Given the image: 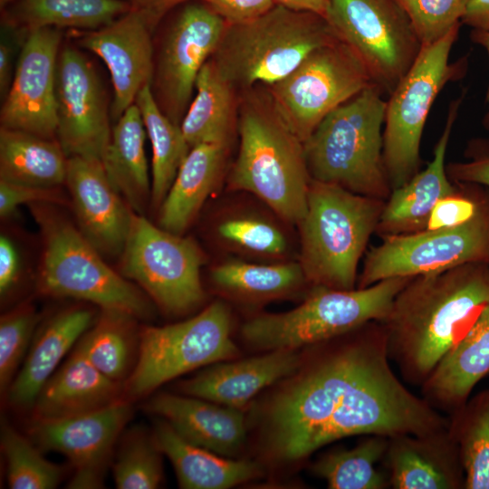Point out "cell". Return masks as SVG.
Here are the masks:
<instances>
[{
  "mask_svg": "<svg viewBox=\"0 0 489 489\" xmlns=\"http://www.w3.org/2000/svg\"><path fill=\"white\" fill-rule=\"evenodd\" d=\"M65 204L58 187H42L0 180V216H9L23 204Z\"/></svg>",
  "mask_w": 489,
  "mask_h": 489,
  "instance_id": "cell-46",
  "label": "cell"
},
{
  "mask_svg": "<svg viewBox=\"0 0 489 489\" xmlns=\"http://www.w3.org/2000/svg\"><path fill=\"white\" fill-rule=\"evenodd\" d=\"M55 99L56 139L66 157L101 161L111 137L110 112L94 66L72 46L58 54Z\"/></svg>",
  "mask_w": 489,
  "mask_h": 489,
  "instance_id": "cell-16",
  "label": "cell"
},
{
  "mask_svg": "<svg viewBox=\"0 0 489 489\" xmlns=\"http://www.w3.org/2000/svg\"><path fill=\"white\" fill-rule=\"evenodd\" d=\"M383 95L371 84L321 120L304 142L312 179L388 199L392 188L383 158Z\"/></svg>",
  "mask_w": 489,
  "mask_h": 489,
  "instance_id": "cell-5",
  "label": "cell"
},
{
  "mask_svg": "<svg viewBox=\"0 0 489 489\" xmlns=\"http://www.w3.org/2000/svg\"><path fill=\"white\" fill-rule=\"evenodd\" d=\"M122 382L115 381L75 348L39 391L35 419H58L90 413L121 400Z\"/></svg>",
  "mask_w": 489,
  "mask_h": 489,
  "instance_id": "cell-26",
  "label": "cell"
},
{
  "mask_svg": "<svg viewBox=\"0 0 489 489\" xmlns=\"http://www.w3.org/2000/svg\"><path fill=\"white\" fill-rule=\"evenodd\" d=\"M15 1H17V0H0L1 8L5 7L6 5H8L11 3H14Z\"/></svg>",
  "mask_w": 489,
  "mask_h": 489,
  "instance_id": "cell-54",
  "label": "cell"
},
{
  "mask_svg": "<svg viewBox=\"0 0 489 489\" xmlns=\"http://www.w3.org/2000/svg\"><path fill=\"white\" fill-rule=\"evenodd\" d=\"M224 203L214 212L208 224V236L231 256L258 263L297 260L292 226L254 197Z\"/></svg>",
  "mask_w": 489,
  "mask_h": 489,
  "instance_id": "cell-21",
  "label": "cell"
},
{
  "mask_svg": "<svg viewBox=\"0 0 489 489\" xmlns=\"http://www.w3.org/2000/svg\"><path fill=\"white\" fill-rule=\"evenodd\" d=\"M190 1V0H188ZM206 4L228 24L255 19L271 10L273 0H197Z\"/></svg>",
  "mask_w": 489,
  "mask_h": 489,
  "instance_id": "cell-47",
  "label": "cell"
},
{
  "mask_svg": "<svg viewBox=\"0 0 489 489\" xmlns=\"http://www.w3.org/2000/svg\"><path fill=\"white\" fill-rule=\"evenodd\" d=\"M489 374V303L463 339L422 384L423 398L436 409L453 413Z\"/></svg>",
  "mask_w": 489,
  "mask_h": 489,
  "instance_id": "cell-27",
  "label": "cell"
},
{
  "mask_svg": "<svg viewBox=\"0 0 489 489\" xmlns=\"http://www.w3.org/2000/svg\"><path fill=\"white\" fill-rule=\"evenodd\" d=\"M465 161L446 165L448 177L453 182L473 183L489 187V139H471L465 150Z\"/></svg>",
  "mask_w": 489,
  "mask_h": 489,
  "instance_id": "cell-45",
  "label": "cell"
},
{
  "mask_svg": "<svg viewBox=\"0 0 489 489\" xmlns=\"http://www.w3.org/2000/svg\"><path fill=\"white\" fill-rule=\"evenodd\" d=\"M185 440L217 455L234 457L246 431L241 409L187 395L160 393L145 405Z\"/></svg>",
  "mask_w": 489,
  "mask_h": 489,
  "instance_id": "cell-25",
  "label": "cell"
},
{
  "mask_svg": "<svg viewBox=\"0 0 489 489\" xmlns=\"http://www.w3.org/2000/svg\"><path fill=\"white\" fill-rule=\"evenodd\" d=\"M134 319L123 312L102 310L75 348L104 375L121 382L130 370L134 349L139 345Z\"/></svg>",
  "mask_w": 489,
  "mask_h": 489,
  "instance_id": "cell-38",
  "label": "cell"
},
{
  "mask_svg": "<svg viewBox=\"0 0 489 489\" xmlns=\"http://www.w3.org/2000/svg\"><path fill=\"white\" fill-rule=\"evenodd\" d=\"M471 40L485 49L489 58V30L473 29L470 34ZM486 103L488 105L487 112L484 118V126L489 129V86L486 94Z\"/></svg>",
  "mask_w": 489,
  "mask_h": 489,
  "instance_id": "cell-53",
  "label": "cell"
},
{
  "mask_svg": "<svg viewBox=\"0 0 489 489\" xmlns=\"http://www.w3.org/2000/svg\"><path fill=\"white\" fill-rule=\"evenodd\" d=\"M371 84L360 59L336 39L265 90L283 120L305 142L328 114Z\"/></svg>",
  "mask_w": 489,
  "mask_h": 489,
  "instance_id": "cell-13",
  "label": "cell"
},
{
  "mask_svg": "<svg viewBox=\"0 0 489 489\" xmlns=\"http://www.w3.org/2000/svg\"><path fill=\"white\" fill-rule=\"evenodd\" d=\"M131 9L125 0H19L10 22L25 34L42 27L92 31Z\"/></svg>",
  "mask_w": 489,
  "mask_h": 489,
  "instance_id": "cell-35",
  "label": "cell"
},
{
  "mask_svg": "<svg viewBox=\"0 0 489 489\" xmlns=\"http://www.w3.org/2000/svg\"><path fill=\"white\" fill-rule=\"evenodd\" d=\"M297 350L283 349L235 361H221L182 381V394L242 409L266 387L289 378L301 366Z\"/></svg>",
  "mask_w": 489,
  "mask_h": 489,
  "instance_id": "cell-24",
  "label": "cell"
},
{
  "mask_svg": "<svg viewBox=\"0 0 489 489\" xmlns=\"http://www.w3.org/2000/svg\"><path fill=\"white\" fill-rule=\"evenodd\" d=\"M231 321L228 306L216 301L187 321L142 328L137 361L124 393L140 398L180 375L235 357Z\"/></svg>",
  "mask_w": 489,
  "mask_h": 489,
  "instance_id": "cell-10",
  "label": "cell"
},
{
  "mask_svg": "<svg viewBox=\"0 0 489 489\" xmlns=\"http://www.w3.org/2000/svg\"><path fill=\"white\" fill-rule=\"evenodd\" d=\"M141 114L152 149L151 203L159 208L191 148L179 125L158 106L150 88L144 86L134 102Z\"/></svg>",
  "mask_w": 489,
  "mask_h": 489,
  "instance_id": "cell-36",
  "label": "cell"
},
{
  "mask_svg": "<svg viewBox=\"0 0 489 489\" xmlns=\"http://www.w3.org/2000/svg\"><path fill=\"white\" fill-rule=\"evenodd\" d=\"M394 489H465V471L447 427L389 437L383 459Z\"/></svg>",
  "mask_w": 489,
  "mask_h": 489,
  "instance_id": "cell-22",
  "label": "cell"
},
{
  "mask_svg": "<svg viewBox=\"0 0 489 489\" xmlns=\"http://www.w3.org/2000/svg\"><path fill=\"white\" fill-rule=\"evenodd\" d=\"M226 26L206 4L187 1L154 45L151 91L159 109L175 124L180 126L193 100L198 73Z\"/></svg>",
  "mask_w": 489,
  "mask_h": 489,
  "instance_id": "cell-15",
  "label": "cell"
},
{
  "mask_svg": "<svg viewBox=\"0 0 489 489\" xmlns=\"http://www.w3.org/2000/svg\"><path fill=\"white\" fill-rule=\"evenodd\" d=\"M20 260L13 242L5 235L0 237V292L5 295L16 282Z\"/></svg>",
  "mask_w": 489,
  "mask_h": 489,
  "instance_id": "cell-48",
  "label": "cell"
},
{
  "mask_svg": "<svg viewBox=\"0 0 489 489\" xmlns=\"http://www.w3.org/2000/svg\"><path fill=\"white\" fill-rule=\"evenodd\" d=\"M132 415L120 400L90 413L58 419H35L31 439L40 448L64 455L74 472L69 488H100L105 465L123 427Z\"/></svg>",
  "mask_w": 489,
  "mask_h": 489,
  "instance_id": "cell-18",
  "label": "cell"
},
{
  "mask_svg": "<svg viewBox=\"0 0 489 489\" xmlns=\"http://www.w3.org/2000/svg\"><path fill=\"white\" fill-rule=\"evenodd\" d=\"M65 183L82 235L101 255L121 254L133 211L110 182L102 162L68 158Z\"/></svg>",
  "mask_w": 489,
  "mask_h": 489,
  "instance_id": "cell-20",
  "label": "cell"
},
{
  "mask_svg": "<svg viewBox=\"0 0 489 489\" xmlns=\"http://www.w3.org/2000/svg\"><path fill=\"white\" fill-rule=\"evenodd\" d=\"M68 158L57 139L0 129V180L42 187L65 183Z\"/></svg>",
  "mask_w": 489,
  "mask_h": 489,
  "instance_id": "cell-34",
  "label": "cell"
},
{
  "mask_svg": "<svg viewBox=\"0 0 489 489\" xmlns=\"http://www.w3.org/2000/svg\"><path fill=\"white\" fill-rule=\"evenodd\" d=\"M273 3L287 9L310 12L324 17L330 6V0H273Z\"/></svg>",
  "mask_w": 489,
  "mask_h": 489,
  "instance_id": "cell-51",
  "label": "cell"
},
{
  "mask_svg": "<svg viewBox=\"0 0 489 489\" xmlns=\"http://www.w3.org/2000/svg\"><path fill=\"white\" fill-rule=\"evenodd\" d=\"M478 185V184H477ZM465 264H489V187L478 185L466 221L447 227L389 236L365 255L357 287L392 277L417 276Z\"/></svg>",
  "mask_w": 489,
  "mask_h": 489,
  "instance_id": "cell-11",
  "label": "cell"
},
{
  "mask_svg": "<svg viewBox=\"0 0 489 489\" xmlns=\"http://www.w3.org/2000/svg\"><path fill=\"white\" fill-rule=\"evenodd\" d=\"M455 190L440 199L428 219L426 229L453 226L469 219L476 206L477 184L457 183Z\"/></svg>",
  "mask_w": 489,
  "mask_h": 489,
  "instance_id": "cell-44",
  "label": "cell"
},
{
  "mask_svg": "<svg viewBox=\"0 0 489 489\" xmlns=\"http://www.w3.org/2000/svg\"><path fill=\"white\" fill-rule=\"evenodd\" d=\"M162 452L153 434L141 428L129 431L121 441L113 465L115 484L120 489H154L162 480Z\"/></svg>",
  "mask_w": 489,
  "mask_h": 489,
  "instance_id": "cell-41",
  "label": "cell"
},
{
  "mask_svg": "<svg viewBox=\"0 0 489 489\" xmlns=\"http://www.w3.org/2000/svg\"><path fill=\"white\" fill-rule=\"evenodd\" d=\"M245 91L239 101V148L227 175V190L255 197L296 226L305 215L312 180L304 142L283 120L266 90Z\"/></svg>",
  "mask_w": 489,
  "mask_h": 489,
  "instance_id": "cell-3",
  "label": "cell"
},
{
  "mask_svg": "<svg viewBox=\"0 0 489 489\" xmlns=\"http://www.w3.org/2000/svg\"><path fill=\"white\" fill-rule=\"evenodd\" d=\"M146 128L138 106L133 103L115 122L101 160L106 175L129 207L141 215L151 183L145 153Z\"/></svg>",
  "mask_w": 489,
  "mask_h": 489,
  "instance_id": "cell-32",
  "label": "cell"
},
{
  "mask_svg": "<svg viewBox=\"0 0 489 489\" xmlns=\"http://www.w3.org/2000/svg\"><path fill=\"white\" fill-rule=\"evenodd\" d=\"M161 19L144 9L132 8L112 23L85 34L80 45L107 65L113 85L110 117L116 122L150 84L154 68L153 32Z\"/></svg>",
  "mask_w": 489,
  "mask_h": 489,
  "instance_id": "cell-19",
  "label": "cell"
},
{
  "mask_svg": "<svg viewBox=\"0 0 489 489\" xmlns=\"http://www.w3.org/2000/svg\"><path fill=\"white\" fill-rule=\"evenodd\" d=\"M61 43L59 28L42 27L26 34L1 108V128L57 139L55 78Z\"/></svg>",
  "mask_w": 489,
  "mask_h": 489,
  "instance_id": "cell-17",
  "label": "cell"
},
{
  "mask_svg": "<svg viewBox=\"0 0 489 489\" xmlns=\"http://www.w3.org/2000/svg\"><path fill=\"white\" fill-rule=\"evenodd\" d=\"M40 315L31 304H23L0 320V388L7 392L17 369L34 340Z\"/></svg>",
  "mask_w": 489,
  "mask_h": 489,
  "instance_id": "cell-42",
  "label": "cell"
},
{
  "mask_svg": "<svg viewBox=\"0 0 489 489\" xmlns=\"http://www.w3.org/2000/svg\"><path fill=\"white\" fill-rule=\"evenodd\" d=\"M93 321V312L84 307H72L51 318L34 337L20 371L12 381L7 398L12 406L27 408L63 356Z\"/></svg>",
  "mask_w": 489,
  "mask_h": 489,
  "instance_id": "cell-28",
  "label": "cell"
},
{
  "mask_svg": "<svg viewBox=\"0 0 489 489\" xmlns=\"http://www.w3.org/2000/svg\"><path fill=\"white\" fill-rule=\"evenodd\" d=\"M228 150L212 143L191 148L159 206L161 228L184 235L221 181Z\"/></svg>",
  "mask_w": 489,
  "mask_h": 489,
  "instance_id": "cell-30",
  "label": "cell"
},
{
  "mask_svg": "<svg viewBox=\"0 0 489 489\" xmlns=\"http://www.w3.org/2000/svg\"><path fill=\"white\" fill-rule=\"evenodd\" d=\"M154 439L172 463L184 489H228L263 475L254 461L233 459L195 446L182 438L164 419L157 421Z\"/></svg>",
  "mask_w": 489,
  "mask_h": 489,
  "instance_id": "cell-29",
  "label": "cell"
},
{
  "mask_svg": "<svg viewBox=\"0 0 489 489\" xmlns=\"http://www.w3.org/2000/svg\"><path fill=\"white\" fill-rule=\"evenodd\" d=\"M48 205H31L43 242L41 290L87 301L101 310L149 317L152 307L141 292L114 272L80 230Z\"/></svg>",
  "mask_w": 489,
  "mask_h": 489,
  "instance_id": "cell-8",
  "label": "cell"
},
{
  "mask_svg": "<svg viewBox=\"0 0 489 489\" xmlns=\"http://www.w3.org/2000/svg\"><path fill=\"white\" fill-rule=\"evenodd\" d=\"M195 92L180 124L187 142L190 148L206 143L230 146L238 123L236 88L221 76L210 58L198 73Z\"/></svg>",
  "mask_w": 489,
  "mask_h": 489,
  "instance_id": "cell-33",
  "label": "cell"
},
{
  "mask_svg": "<svg viewBox=\"0 0 489 489\" xmlns=\"http://www.w3.org/2000/svg\"><path fill=\"white\" fill-rule=\"evenodd\" d=\"M388 436L368 435L351 448L329 451L317 459L312 471L331 489H385L387 472L376 467L383 461Z\"/></svg>",
  "mask_w": 489,
  "mask_h": 489,
  "instance_id": "cell-37",
  "label": "cell"
},
{
  "mask_svg": "<svg viewBox=\"0 0 489 489\" xmlns=\"http://www.w3.org/2000/svg\"><path fill=\"white\" fill-rule=\"evenodd\" d=\"M488 303V264L411 277L380 321L402 378L421 387Z\"/></svg>",
  "mask_w": 489,
  "mask_h": 489,
  "instance_id": "cell-2",
  "label": "cell"
},
{
  "mask_svg": "<svg viewBox=\"0 0 489 489\" xmlns=\"http://www.w3.org/2000/svg\"><path fill=\"white\" fill-rule=\"evenodd\" d=\"M448 419L465 471V489H489V388L468 398Z\"/></svg>",
  "mask_w": 489,
  "mask_h": 489,
  "instance_id": "cell-39",
  "label": "cell"
},
{
  "mask_svg": "<svg viewBox=\"0 0 489 489\" xmlns=\"http://www.w3.org/2000/svg\"><path fill=\"white\" fill-rule=\"evenodd\" d=\"M206 259L194 239L158 227L133 211L121 271L168 313L184 314L204 302L200 269Z\"/></svg>",
  "mask_w": 489,
  "mask_h": 489,
  "instance_id": "cell-12",
  "label": "cell"
},
{
  "mask_svg": "<svg viewBox=\"0 0 489 489\" xmlns=\"http://www.w3.org/2000/svg\"><path fill=\"white\" fill-rule=\"evenodd\" d=\"M14 48L6 39L0 43V94L5 99L10 90L15 67H14Z\"/></svg>",
  "mask_w": 489,
  "mask_h": 489,
  "instance_id": "cell-49",
  "label": "cell"
},
{
  "mask_svg": "<svg viewBox=\"0 0 489 489\" xmlns=\"http://www.w3.org/2000/svg\"><path fill=\"white\" fill-rule=\"evenodd\" d=\"M422 46L432 44L462 24L468 0H396Z\"/></svg>",
  "mask_w": 489,
  "mask_h": 489,
  "instance_id": "cell-43",
  "label": "cell"
},
{
  "mask_svg": "<svg viewBox=\"0 0 489 489\" xmlns=\"http://www.w3.org/2000/svg\"><path fill=\"white\" fill-rule=\"evenodd\" d=\"M0 442L10 488L53 489L59 484L62 467L44 458L32 439L4 425Z\"/></svg>",
  "mask_w": 489,
  "mask_h": 489,
  "instance_id": "cell-40",
  "label": "cell"
},
{
  "mask_svg": "<svg viewBox=\"0 0 489 489\" xmlns=\"http://www.w3.org/2000/svg\"><path fill=\"white\" fill-rule=\"evenodd\" d=\"M338 39L324 16L274 5L248 22L228 24L210 57L234 87L270 85L312 52Z\"/></svg>",
  "mask_w": 489,
  "mask_h": 489,
  "instance_id": "cell-6",
  "label": "cell"
},
{
  "mask_svg": "<svg viewBox=\"0 0 489 489\" xmlns=\"http://www.w3.org/2000/svg\"><path fill=\"white\" fill-rule=\"evenodd\" d=\"M310 347L265 407L263 435L272 459L299 462L351 436L424 435L448 427L392 369L380 321Z\"/></svg>",
  "mask_w": 489,
  "mask_h": 489,
  "instance_id": "cell-1",
  "label": "cell"
},
{
  "mask_svg": "<svg viewBox=\"0 0 489 489\" xmlns=\"http://www.w3.org/2000/svg\"><path fill=\"white\" fill-rule=\"evenodd\" d=\"M413 276L392 277L365 288L312 287L296 308L260 313L241 329L244 340L259 350H297L345 334L367 322L382 321L394 298Z\"/></svg>",
  "mask_w": 489,
  "mask_h": 489,
  "instance_id": "cell-7",
  "label": "cell"
},
{
  "mask_svg": "<svg viewBox=\"0 0 489 489\" xmlns=\"http://www.w3.org/2000/svg\"><path fill=\"white\" fill-rule=\"evenodd\" d=\"M209 276L221 293L247 304L286 298L311 288L297 260L258 263L230 256L213 265Z\"/></svg>",
  "mask_w": 489,
  "mask_h": 489,
  "instance_id": "cell-31",
  "label": "cell"
},
{
  "mask_svg": "<svg viewBox=\"0 0 489 489\" xmlns=\"http://www.w3.org/2000/svg\"><path fill=\"white\" fill-rule=\"evenodd\" d=\"M132 8L150 11L161 18L171 8L188 0H125Z\"/></svg>",
  "mask_w": 489,
  "mask_h": 489,
  "instance_id": "cell-52",
  "label": "cell"
},
{
  "mask_svg": "<svg viewBox=\"0 0 489 489\" xmlns=\"http://www.w3.org/2000/svg\"><path fill=\"white\" fill-rule=\"evenodd\" d=\"M325 18L384 94L394 91L422 49L396 0H330Z\"/></svg>",
  "mask_w": 489,
  "mask_h": 489,
  "instance_id": "cell-14",
  "label": "cell"
},
{
  "mask_svg": "<svg viewBox=\"0 0 489 489\" xmlns=\"http://www.w3.org/2000/svg\"><path fill=\"white\" fill-rule=\"evenodd\" d=\"M462 24L475 30H489V0H468Z\"/></svg>",
  "mask_w": 489,
  "mask_h": 489,
  "instance_id": "cell-50",
  "label": "cell"
},
{
  "mask_svg": "<svg viewBox=\"0 0 489 489\" xmlns=\"http://www.w3.org/2000/svg\"><path fill=\"white\" fill-rule=\"evenodd\" d=\"M385 201L312 178L306 212L296 225L297 261L311 288H356L359 264Z\"/></svg>",
  "mask_w": 489,
  "mask_h": 489,
  "instance_id": "cell-4",
  "label": "cell"
},
{
  "mask_svg": "<svg viewBox=\"0 0 489 489\" xmlns=\"http://www.w3.org/2000/svg\"><path fill=\"white\" fill-rule=\"evenodd\" d=\"M464 97L462 94L450 103L445 128L427 167L403 186L393 189L385 201L375 231L381 239L425 230L436 203L455 190L456 184L448 177L445 159Z\"/></svg>",
  "mask_w": 489,
  "mask_h": 489,
  "instance_id": "cell-23",
  "label": "cell"
},
{
  "mask_svg": "<svg viewBox=\"0 0 489 489\" xmlns=\"http://www.w3.org/2000/svg\"><path fill=\"white\" fill-rule=\"evenodd\" d=\"M461 24L422 46L414 63L388 95L383 128V158L392 190L420 171V143L430 109L445 85L463 77L467 61L450 62Z\"/></svg>",
  "mask_w": 489,
  "mask_h": 489,
  "instance_id": "cell-9",
  "label": "cell"
}]
</instances>
